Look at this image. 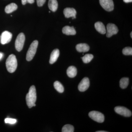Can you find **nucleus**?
I'll list each match as a JSON object with an SVG mask.
<instances>
[{"label":"nucleus","instance_id":"obj_1","mask_svg":"<svg viewBox=\"0 0 132 132\" xmlns=\"http://www.w3.org/2000/svg\"><path fill=\"white\" fill-rule=\"evenodd\" d=\"M27 105L29 108L36 106V90L34 86H31L26 98Z\"/></svg>","mask_w":132,"mask_h":132},{"label":"nucleus","instance_id":"obj_2","mask_svg":"<svg viewBox=\"0 0 132 132\" xmlns=\"http://www.w3.org/2000/svg\"><path fill=\"white\" fill-rule=\"evenodd\" d=\"M6 67L8 71L10 73H13L16 70L17 62L16 57L14 54L10 55L7 59L6 62Z\"/></svg>","mask_w":132,"mask_h":132},{"label":"nucleus","instance_id":"obj_3","mask_svg":"<svg viewBox=\"0 0 132 132\" xmlns=\"http://www.w3.org/2000/svg\"><path fill=\"white\" fill-rule=\"evenodd\" d=\"M38 45V41H34L30 45L26 55V59L27 61H31L32 60L37 50Z\"/></svg>","mask_w":132,"mask_h":132},{"label":"nucleus","instance_id":"obj_4","mask_svg":"<svg viewBox=\"0 0 132 132\" xmlns=\"http://www.w3.org/2000/svg\"><path fill=\"white\" fill-rule=\"evenodd\" d=\"M88 115L92 119L98 123H103L105 120L104 114L98 111H91L89 113Z\"/></svg>","mask_w":132,"mask_h":132},{"label":"nucleus","instance_id":"obj_5","mask_svg":"<svg viewBox=\"0 0 132 132\" xmlns=\"http://www.w3.org/2000/svg\"><path fill=\"white\" fill-rule=\"evenodd\" d=\"M25 41V35L21 33L18 35L15 42V47L17 51L20 52L23 48Z\"/></svg>","mask_w":132,"mask_h":132},{"label":"nucleus","instance_id":"obj_6","mask_svg":"<svg viewBox=\"0 0 132 132\" xmlns=\"http://www.w3.org/2000/svg\"><path fill=\"white\" fill-rule=\"evenodd\" d=\"M100 3L101 6L108 12H111L114 9L113 0H100Z\"/></svg>","mask_w":132,"mask_h":132},{"label":"nucleus","instance_id":"obj_7","mask_svg":"<svg viewBox=\"0 0 132 132\" xmlns=\"http://www.w3.org/2000/svg\"><path fill=\"white\" fill-rule=\"evenodd\" d=\"M114 111L116 113L125 117H130L132 115V112L123 106H118L114 108Z\"/></svg>","mask_w":132,"mask_h":132},{"label":"nucleus","instance_id":"obj_8","mask_svg":"<svg viewBox=\"0 0 132 132\" xmlns=\"http://www.w3.org/2000/svg\"><path fill=\"white\" fill-rule=\"evenodd\" d=\"M119 31L118 27L115 24L109 23L107 26L106 36L110 38L114 35L116 34Z\"/></svg>","mask_w":132,"mask_h":132},{"label":"nucleus","instance_id":"obj_9","mask_svg":"<svg viewBox=\"0 0 132 132\" xmlns=\"http://www.w3.org/2000/svg\"><path fill=\"white\" fill-rule=\"evenodd\" d=\"M12 34L8 31H5L2 34L0 37L1 43L2 45H5L10 42L12 40Z\"/></svg>","mask_w":132,"mask_h":132},{"label":"nucleus","instance_id":"obj_10","mask_svg":"<svg viewBox=\"0 0 132 132\" xmlns=\"http://www.w3.org/2000/svg\"><path fill=\"white\" fill-rule=\"evenodd\" d=\"M90 86V80L87 77L83 78L78 85V88L79 91L84 92L88 89Z\"/></svg>","mask_w":132,"mask_h":132},{"label":"nucleus","instance_id":"obj_11","mask_svg":"<svg viewBox=\"0 0 132 132\" xmlns=\"http://www.w3.org/2000/svg\"><path fill=\"white\" fill-rule=\"evenodd\" d=\"M64 14L65 17L67 18L72 17V19L76 18V11L73 8H66L64 10Z\"/></svg>","mask_w":132,"mask_h":132},{"label":"nucleus","instance_id":"obj_12","mask_svg":"<svg viewBox=\"0 0 132 132\" xmlns=\"http://www.w3.org/2000/svg\"><path fill=\"white\" fill-rule=\"evenodd\" d=\"M62 32L63 34L67 35H74L76 34L74 28L73 27L66 26L62 28Z\"/></svg>","mask_w":132,"mask_h":132},{"label":"nucleus","instance_id":"obj_13","mask_svg":"<svg viewBox=\"0 0 132 132\" xmlns=\"http://www.w3.org/2000/svg\"><path fill=\"white\" fill-rule=\"evenodd\" d=\"M60 55V51L59 49H55L53 50L50 55L49 62L50 64H53L57 61Z\"/></svg>","mask_w":132,"mask_h":132},{"label":"nucleus","instance_id":"obj_14","mask_svg":"<svg viewBox=\"0 0 132 132\" xmlns=\"http://www.w3.org/2000/svg\"><path fill=\"white\" fill-rule=\"evenodd\" d=\"M95 27L97 31L100 34H104L106 33V30L104 24L101 22H97L95 24Z\"/></svg>","mask_w":132,"mask_h":132},{"label":"nucleus","instance_id":"obj_15","mask_svg":"<svg viewBox=\"0 0 132 132\" xmlns=\"http://www.w3.org/2000/svg\"><path fill=\"white\" fill-rule=\"evenodd\" d=\"M76 50L79 52H86L90 50V47L86 43H80L76 46Z\"/></svg>","mask_w":132,"mask_h":132},{"label":"nucleus","instance_id":"obj_16","mask_svg":"<svg viewBox=\"0 0 132 132\" xmlns=\"http://www.w3.org/2000/svg\"><path fill=\"white\" fill-rule=\"evenodd\" d=\"M67 73V74L69 78H74L77 75V69L74 66H70L68 68Z\"/></svg>","mask_w":132,"mask_h":132},{"label":"nucleus","instance_id":"obj_17","mask_svg":"<svg viewBox=\"0 0 132 132\" xmlns=\"http://www.w3.org/2000/svg\"><path fill=\"white\" fill-rule=\"evenodd\" d=\"M49 9L53 12H55L58 8V4L57 0H49L48 3Z\"/></svg>","mask_w":132,"mask_h":132},{"label":"nucleus","instance_id":"obj_18","mask_svg":"<svg viewBox=\"0 0 132 132\" xmlns=\"http://www.w3.org/2000/svg\"><path fill=\"white\" fill-rule=\"evenodd\" d=\"M18 6L16 4L12 3L7 5L5 8V12L7 13H10L17 9Z\"/></svg>","mask_w":132,"mask_h":132},{"label":"nucleus","instance_id":"obj_19","mask_svg":"<svg viewBox=\"0 0 132 132\" xmlns=\"http://www.w3.org/2000/svg\"><path fill=\"white\" fill-rule=\"evenodd\" d=\"M129 84V79L127 78H123L120 81V86L122 89L126 88Z\"/></svg>","mask_w":132,"mask_h":132},{"label":"nucleus","instance_id":"obj_20","mask_svg":"<svg viewBox=\"0 0 132 132\" xmlns=\"http://www.w3.org/2000/svg\"><path fill=\"white\" fill-rule=\"evenodd\" d=\"M54 88L59 93H62L64 92V88L61 83L59 81H57L54 82Z\"/></svg>","mask_w":132,"mask_h":132},{"label":"nucleus","instance_id":"obj_21","mask_svg":"<svg viewBox=\"0 0 132 132\" xmlns=\"http://www.w3.org/2000/svg\"><path fill=\"white\" fill-rule=\"evenodd\" d=\"M74 131V128L73 126L70 125H66L62 127V132H73Z\"/></svg>","mask_w":132,"mask_h":132},{"label":"nucleus","instance_id":"obj_22","mask_svg":"<svg viewBox=\"0 0 132 132\" xmlns=\"http://www.w3.org/2000/svg\"><path fill=\"white\" fill-rule=\"evenodd\" d=\"M93 55L92 54H87L82 57L81 59L84 63L86 64L89 63L93 59Z\"/></svg>","mask_w":132,"mask_h":132},{"label":"nucleus","instance_id":"obj_23","mask_svg":"<svg viewBox=\"0 0 132 132\" xmlns=\"http://www.w3.org/2000/svg\"><path fill=\"white\" fill-rule=\"evenodd\" d=\"M123 53L125 55H132V48L131 47H126L123 50Z\"/></svg>","mask_w":132,"mask_h":132},{"label":"nucleus","instance_id":"obj_24","mask_svg":"<svg viewBox=\"0 0 132 132\" xmlns=\"http://www.w3.org/2000/svg\"><path fill=\"white\" fill-rule=\"evenodd\" d=\"M5 123L10 124H14L16 123V120L15 119L11 118H6L5 120Z\"/></svg>","mask_w":132,"mask_h":132},{"label":"nucleus","instance_id":"obj_25","mask_svg":"<svg viewBox=\"0 0 132 132\" xmlns=\"http://www.w3.org/2000/svg\"><path fill=\"white\" fill-rule=\"evenodd\" d=\"M38 6L39 7L42 6L45 4L46 0H36Z\"/></svg>","mask_w":132,"mask_h":132},{"label":"nucleus","instance_id":"obj_26","mask_svg":"<svg viewBox=\"0 0 132 132\" xmlns=\"http://www.w3.org/2000/svg\"><path fill=\"white\" fill-rule=\"evenodd\" d=\"M21 1L22 5H25L27 3L32 4L35 2V0H21Z\"/></svg>","mask_w":132,"mask_h":132},{"label":"nucleus","instance_id":"obj_27","mask_svg":"<svg viewBox=\"0 0 132 132\" xmlns=\"http://www.w3.org/2000/svg\"><path fill=\"white\" fill-rule=\"evenodd\" d=\"M124 2L128 3L131 2L132 0H123Z\"/></svg>","mask_w":132,"mask_h":132},{"label":"nucleus","instance_id":"obj_28","mask_svg":"<svg viewBox=\"0 0 132 132\" xmlns=\"http://www.w3.org/2000/svg\"><path fill=\"white\" fill-rule=\"evenodd\" d=\"M3 54L2 53H1V52H0V60H1V59H2L3 57Z\"/></svg>","mask_w":132,"mask_h":132},{"label":"nucleus","instance_id":"obj_29","mask_svg":"<svg viewBox=\"0 0 132 132\" xmlns=\"http://www.w3.org/2000/svg\"><path fill=\"white\" fill-rule=\"evenodd\" d=\"M96 132H107V131H97Z\"/></svg>","mask_w":132,"mask_h":132},{"label":"nucleus","instance_id":"obj_30","mask_svg":"<svg viewBox=\"0 0 132 132\" xmlns=\"http://www.w3.org/2000/svg\"><path fill=\"white\" fill-rule=\"evenodd\" d=\"M132 32H131V34H130V35H131V38H132Z\"/></svg>","mask_w":132,"mask_h":132}]
</instances>
